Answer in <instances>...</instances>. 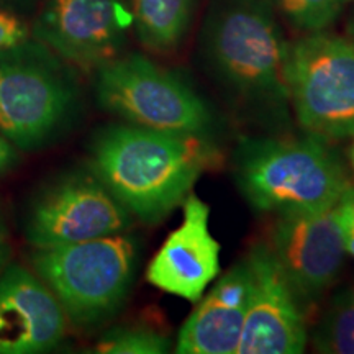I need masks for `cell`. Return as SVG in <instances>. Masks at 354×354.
Instances as JSON below:
<instances>
[{
	"label": "cell",
	"mask_w": 354,
	"mask_h": 354,
	"mask_svg": "<svg viewBox=\"0 0 354 354\" xmlns=\"http://www.w3.org/2000/svg\"><path fill=\"white\" fill-rule=\"evenodd\" d=\"M218 159L202 135L131 123L102 128L91 145V169L145 223L165 220Z\"/></svg>",
	"instance_id": "obj_1"
},
{
	"label": "cell",
	"mask_w": 354,
	"mask_h": 354,
	"mask_svg": "<svg viewBox=\"0 0 354 354\" xmlns=\"http://www.w3.org/2000/svg\"><path fill=\"white\" fill-rule=\"evenodd\" d=\"M287 43L269 0H220L203 32L215 77L246 104L284 112Z\"/></svg>",
	"instance_id": "obj_2"
},
{
	"label": "cell",
	"mask_w": 354,
	"mask_h": 354,
	"mask_svg": "<svg viewBox=\"0 0 354 354\" xmlns=\"http://www.w3.org/2000/svg\"><path fill=\"white\" fill-rule=\"evenodd\" d=\"M236 177L254 209L279 215L333 207L349 189L342 159L326 140H245L236 153Z\"/></svg>",
	"instance_id": "obj_3"
},
{
	"label": "cell",
	"mask_w": 354,
	"mask_h": 354,
	"mask_svg": "<svg viewBox=\"0 0 354 354\" xmlns=\"http://www.w3.org/2000/svg\"><path fill=\"white\" fill-rule=\"evenodd\" d=\"M76 77L37 39L0 50V133L20 151H39L73 120Z\"/></svg>",
	"instance_id": "obj_4"
},
{
	"label": "cell",
	"mask_w": 354,
	"mask_h": 354,
	"mask_svg": "<svg viewBox=\"0 0 354 354\" xmlns=\"http://www.w3.org/2000/svg\"><path fill=\"white\" fill-rule=\"evenodd\" d=\"M32 269L50 287L68 322L95 328L125 302L136 263V243L118 233L73 245L33 248Z\"/></svg>",
	"instance_id": "obj_5"
},
{
	"label": "cell",
	"mask_w": 354,
	"mask_h": 354,
	"mask_svg": "<svg viewBox=\"0 0 354 354\" xmlns=\"http://www.w3.org/2000/svg\"><path fill=\"white\" fill-rule=\"evenodd\" d=\"M284 79L295 117L308 135L354 136V48L346 37L323 30L287 43Z\"/></svg>",
	"instance_id": "obj_6"
},
{
	"label": "cell",
	"mask_w": 354,
	"mask_h": 354,
	"mask_svg": "<svg viewBox=\"0 0 354 354\" xmlns=\"http://www.w3.org/2000/svg\"><path fill=\"white\" fill-rule=\"evenodd\" d=\"M97 100L131 125L203 135L212 117L187 84L141 55L118 56L97 69Z\"/></svg>",
	"instance_id": "obj_7"
},
{
	"label": "cell",
	"mask_w": 354,
	"mask_h": 354,
	"mask_svg": "<svg viewBox=\"0 0 354 354\" xmlns=\"http://www.w3.org/2000/svg\"><path fill=\"white\" fill-rule=\"evenodd\" d=\"M131 216L94 171L79 169L55 177L35 194L21 230L32 248H53L125 233Z\"/></svg>",
	"instance_id": "obj_8"
},
{
	"label": "cell",
	"mask_w": 354,
	"mask_h": 354,
	"mask_svg": "<svg viewBox=\"0 0 354 354\" xmlns=\"http://www.w3.org/2000/svg\"><path fill=\"white\" fill-rule=\"evenodd\" d=\"M348 190L330 209L279 215L272 227L268 245L302 307L317 302L343 268L348 253Z\"/></svg>",
	"instance_id": "obj_9"
},
{
	"label": "cell",
	"mask_w": 354,
	"mask_h": 354,
	"mask_svg": "<svg viewBox=\"0 0 354 354\" xmlns=\"http://www.w3.org/2000/svg\"><path fill=\"white\" fill-rule=\"evenodd\" d=\"M130 26L125 0H46L32 32L66 64L88 73L122 55Z\"/></svg>",
	"instance_id": "obj_10"
},
{
	"label": "cell",
	"mask_w": 354,
	"mask_h": 354,
	"mask_svg": "<svg viewBox=\"0 0 354 354\" xmlns=\"http://www.w3.org/2000/svg\"><path fill=\"white\" fill-rule=\"evenodd\" d=\"M250 300L238 354H300L307 344L302 304L269 245L251 248Z\"/></svg>",
	"instance_id": "obj_11"
},
{
	"label": "cell",
	"mask_w": 354,
	"mask_h": 354,
	"mask_svg": "<svg viewBox=\"0 0 354 354\" xmlns=\"http://www.w3.org/2000/svg\"><path fill=\"white\" fill-rule=\"evenodd\" d=\"M68 317L33 269L10 263L0 276V354L53 351L66 336Z\"/></svg>",
	"instance_id": "obj_12"
},
{
	"label": "cell",
	"mask_w": 354,
	"mask_h": 354,
	"mask_svg": "<svg viewBox=\"0 0 354 354\" xmlns=\"http://www.w3.org/2000/svg\"><path fill=\"white\" fill-rule=\"evenodd\" d=\"M210 209L189 194L183 202V223L151 259L146 279L159 290L197 302L220 272V245L210 233Z\"/></svg>",
	"instance_id": "obj_13"
},
{
	"label": "cell",
	"mask_w": 354,
	"mask_h": 354,
	"mask_svg": "<svg viewBox=\"0 0 354 354\" xmlns=\"http://www.w3.org/2000/svg\"><path fill=\"white\" fill-rule=\"evenodd\" d=\"M250 300L246 261L233 266L187 317L177 335L179 354H238Z\"/></svg>",
	"instance_id": "obj_14"
},
{
	"label": "cell",
	"mask_w": 354,
	"mask_h": 354,
	"mask_svg": "<svg viewBox=\"0 0 354 354\" xmlns=\"http://www.w3.org/2000/svg\"><path fill=\"white\" fill-rule=\"evenodd\" d=\"M131 24L143 46L167 53L179 46L187 32L197 0H125Z\"/></svg>",
	"instance_id": "obj_15"
},
{
	"label": "cell",
	"mask_w": 354,
	"mask_h": 354,
	"mask_svg": "<svg viewBox=\"0 0 354 354\" xmlns=\"http://www.w3.org/2000/svg\"><path fill=\"white\" fill-rule=\"evenodd\" d=\"M313 346L326 354H354V290L335 295L313 336Z\"/></svg>",
	"instance_id": "obj_16"
},
{
	"label": "cell",
	"mask_w": 354,
	"mask_h": 354,
	"mask_svg": "<svg viewBox=\"0 0 354 354\" xmlns=\"http://www.w3.org/2000/svg\"><path fill=\"white\" fill-rule=\"evenodd\" d=\"M171 348L166 335L145 326L113 328L95 344V353L102 354H162Z\"/></svg>",
	"instance_id": "obj_17"
},
{
	"label": "cell",
	"mask_w": 354,
	"mask_h": 354,
	"mask_svg": "<svg viewBox=\"0 0 354 354\" xmlns=\"http://www.w3.org/2000/svg\"><path fill=\"white\" fill-rule=\"evenodd\" d=\"M295 28L323 32L338 19L343 0H269Z\"/></svg>",
	"instance_id": "obj_18"
},
{
	"label": "cell",
	"mask_w": 354,
	"mask_h": 354,
	"mask_svg": "<svg viewBox=\"0 0 354 354\" xmlns=\"http://www.w3.org/2000/svg\"><path fill=\"white\" fill-rule=\"evenodd\" d=\"M30 37V28L20 17L6 8H0V50L15 46Z\"/></svg>",
	"instance_id": "obj_19"
},
{
	"label": "cell",
	"mask_w": 354,
	"mask_h": 354,
	"mask_svg": "<svg viewBox=\"0 0 354 354\" xmlns=\"http://www.w3.org/2000/svg\"><path fill=\"white\" fill-rule=\"evenodd\" d=\"M20 162V149L0 133V179L12 172Z\"/></svg>",
	"instance_id": "obj_20"
},
{
	"label": "cell",
	"mask_w": 354,
	"mask_h": 354,
	"mask_svg": "<svg viewBox=\"0 0 354 354\" xmlns=\"http://www.w3.org/2000/svg\"><path fill=\"white\" fill-rule=\"evenodd\" d=\"M12 263V238L8 221L3 210V203L0 201V276L6 268Z\"/></svg>",
	"instance_id": "obj_21"
},
{
	"label": "cell",
	"mask_w": 354,
	"mask_h": 354,
	"mask_svg": "<svg viewBox=\"0 0 354 354\" xmlns=\"http://www.w3.org/2000/svg\"><path fill=\"white\" fill-rule=\"evenodd\" d=\"M349 209H348V221H346V250L354 258V187L351 185L348 190Z\"/></svg>",
	"instance_id": "obj_22"
},
{
	"label": "cell",
	"mask_w": 354,
	"mask_h": 354,
	"mask_svg": "<svg viewBox=\"0 0 354 354\" xmlns=\"http://www.w3.org/2000/svg\"><path fill=\"white\" fill-rule=\"evenodd\" d=\"M35 0H0V8H6V10H17V8H25L32 6Z\"/></svg>",
	"instance_id": "obj_23"
},
{
	"label": "cell",
	"mask_w": 354,
	"mask_h": 354,
	"mask_svg": "<svg viewBox=\"0 0 354 354\" xmlns=\"http://www.w3.org/2000/svg\"><path fill=\"white\" fill-rule=\"evenodd\" d=\"M346 39L353 44L354 48V15L351 17V20H349L346 25Z\"/></svg>",
	"instance_id": "obj_24"
},
{
	"label": "cell",
	"mask_w": 354,
	"mask_h": 354,
	"mask_svg": "<svg viewBox=\"0 0 354 354\" xmlns=\"http://www.w3.org/2000/svg\"><path fill=\"white\" fill-rule=\"evenodd\" d=\"M351 158H353V166H354V146H353V154H351Z\"/></svg>",
	"instance_id": "obj_25"
}]
</instances>
